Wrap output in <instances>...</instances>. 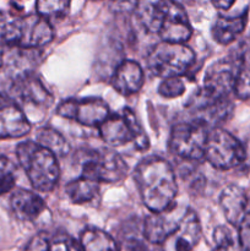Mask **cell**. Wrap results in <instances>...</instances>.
<instances>
[{"instance_id": "1", "label": "cell", "mask_w": 250, "mask_h": 251, "mask_svg": "<svg viewBox=\"0 0 250 251\" xmlns=\"http://www.w3.org/2000/svg\"><path fill=\"white\" fill-rule=\"evenodd\" d=\"M144 205L151 213L164 212L175 206L178 184L173 167L161 157L140 162L134 173Z\"/></svg>"}, {"instance_id": "2", "label": "cell", "mask_w": 250, "mask_h": 251, "mask_svg": "<svg viewBox=\"0 0 250 251\" xmlns=\"http://www.w3.org/2000/svg\"><path fill=\"white\" fill-rule=\"evenodd\" d=\"M142 24L158 33L162 42L185 43L193 34L188 14L175 0H157L150 5L142 14Z\"/></svg>"}, {"instance_id": "3", "label": "cell", "mask_w": 250, "mask_h": 251, "mask_svg": "<svg viewBox=\"0 0 250 251\" xmlns=\"http://www.w3.org/2000/svg\"><path fill=\"white\" fill-rule=\"evenodd\" d=\"M16 157L33 189L49 193L55 188L60 169L58 159L50 151L36 141H24L17 145Z\"/></svg>"}, {"instance_id": "4", "label": "cell", "mask_w": 250, "mask_h": 251, "mask_svg": "<svg viewBox=\"0 0 250 251\" xmlns=\"http://www.w3.org/2000/svg\"><path fill=\"white\" fill-rule=\"evenodd\" d=\"M195 61V53L184 43L161 42L152 47L146 58L147 68L162 78L181 77Z\"/></svg>"}, {"instance_id": "5", "label": "cell", "mask_w": 250, "mask_h": 251, "mask_svg": "<svg viewBox=\"0 0 250 251\" xmlns=\"http://www.w3.org/2000/svg\"><path fill=\"white\" fill-rule=\"evenodd\" d=\"M98 131L108 146L119 147L132 142L140 151H145L150 146L146 131L142 129L135 113L129 108H124L122 114H110V117L98 126Z\"/></svg>"}, {"instance_id": "6", "label": "cell", "mask_w": 250, "mask_h": 251, "mask_svg": "<svg viewBox=\"0 0 250 251\" xmlns=\"http://www.w3.org/2000/svg\"><path fill=\"white\" fill-rule=\"evenodd\" d=\"M81 176L98 184L122 180L127 172L124 159L112 150H85L81 154Z\"/></svg>"}, {"instance_id": "7", "label": "cell", "mask_w": 250, "mask_h": 251, "mask_svg": "<svg viewBox=\"0 0 250 251\" xmlns=\"http://www.w3.org/2000/svg\"><path fill=\"white\" fill-rule=\"evenodd\" d=\"M208 131L207 126L195 120L174 125L169 137V149L184 161H202L205 159Z\"/></svg>"}, {"instance_id": "8", "label": "cell", "mask_w": 250, "mask_h": 251, "mask_svg": "<svg viewBox=\"0 0 250 251\" xmlns=\"http://www.w3.org/2000/svg\"><path fill=\"white\" fill-rule=\"evenodd\" d=\"M244 158V145L222 127L208 131L205 159L216 169L228 171L240 166Z\"/></svg>"}, {"instance_id": "9", "label": "cell", "mask_w": 250, "mask_h": 251, "mask_svg": "<svg viewBox=\"0 0 250 251\" xmlns=\"http://www.w3.org/2000/svg\"><path fill=\"white\" fill-rule=\"evenodd\" d=\"M188 109L193 114V120L201 123L208 129H216L230 118L233 103L228 97H213L200 88L189 100Z\"/></svg>"}, {"instance_id": "10", "label": "cell", "mask_w": 250, "mask_h": 251, "mask_svg": "<svg viewBox=\"0 0 250 251\" xmlns=\"http://www.w3.org/2000/svg\"><path fill=\"white\" fill-rule=\"evenodd\" d=\"M56 114L88 127H98L110 117L107 102L102 98L68 100L56 107Z\"/></svg>"}, {"instance_id": "11", "label": "cell", "mask_w": 250, "mask_h": 251, "mask_svg": "<svg viewBox=\"0 0 250 251\" xmlns=\"http://www.w3.org/2000/svg\"><path fill=\"white\" fill-rule=\"evenodd\" d=\"M185 210L174 206L164 212L151 213L144 225V235L147 242L154 245L163 244L178 229Z\"/></svg>"}, {"instance_id": "12", "label": "cell", "mask_w": 250, "mask_h": 251, "mask_svg": "<svg viewBox=\"0 0 250 251\" xmlns=\"http://www.w3.org/2000/svg\"><path fill=\"white\" fill-rule=\"evenodd\" d=\"M235 74H237L235 61L228 59L216 61L206 71L202 90L213 97H229L230 93L234 91Z\"/></svg>"}, {"instance_id": "13", "label": "cell", "mask_w": 250, "mask_h": 251, "mask_svg": "<svg viewBox=\"0 0 250 251\" xmlns=\"http://www.w3.org/2000/svg\"><path fill=\"white\" fill-rule=\"evenodd\" d=\"M201 238V226L198 215L186 208L178 229L162 244L163 251H193Z\"/></svg>"}, {"instance_id": "14", "label": "cell", "mask_w": 250, "mask_h": 251, "mask_svg": "<svg viewBox=\"0 0 250 251\" xmlns=\"http://www.w3.org/2000/svg\"><path fill=\"white\" fill-rule=\"evenodd\" d=\"M31 131V124L12 100L0 96V140L19 139Z\"/></svg>"}, {"instance_id": "15", "label": "cell", "mask_w": 250, "mask_h": 251, "mask_svg": "<svg viewBox=\"0 0 250 251\" xmlns=\"http://www.w3.org/2000/svg\"><path fill=\"white\" fill-rule=\"evenodd\" d=\"M11 92L22 102L42 107H48L53 102V96L44 87L41 80L32 73L14 78Z\"/></svg>"}, {"instance_id": "16", "label": "cell", "mask_w": 250, "mask_h": 251, "mask_svg": "<svg viewBox=\"0 0 250 251\" xmlns=\"http://www.w3.org/2000/svg\"><path fill=\"white\" fill-rule=\"evenodd\" d=\"M145 76L141 65L134 60H124L117 66L112 77V86L119 95L131 96L139 92Z\"/></svg>"}, {"instance_id": "17", "label": "cell", "mask_w": 250, "mask_h": 251, "mask_svg": "<svg viewBox=\"0 0 250 251\" xmlns=\"http://www.w3.org/2000/svg\"><path fill=\"white\" fill-rule=\"evenodd\" d=\"M22 48L38 49L53 41V27L49 21L38 14L22 19Z\"/></svg>"}, {"instance_id": "18", "label": "cell", "mask_w": 250, "mask_h": 251, "mask_svg": "<svg viewBox=\"0 0 250 251\" xmlns=\"http://www.w3.org/2000/svg\"><path fill=\"white\" fill-rule=\"evenodd\" d=\"M248 195L238 185H228L220 196V205L225 220L230 226L238 227L248 213Z\"/></svg>"}, {"instance_id": "19", "label": "cell", "mask_w": 250, "mask_h": 251, "mask_svg": "<svg viewBox=\"0 0 250 251\" xmlns=\"http://www.w3.org/2000/svg\"><path fill=\"white\" fill-rule=\"evenodd\" d=\"M10 206L14 215L25 222L34 221L46 210V203L43 199L27 189L15 190L10 199Z\"/></svg>"}, {"instance_id": "20", "label": "cell", "mask_w": 250, "mask_h": 251, "mask_svg": "<svg viewBox=\"0 0 250 251\" xmlns=\"http://www.w3.org/2000/svg\"><path fill=\"white\" fill-rule=\"evenodd\" d=\"M248 24V10L237 16H218L212 26V37L217 43L227 46L244 32Z\"/></svg>"}, {"instance_id": "21", "label": "cell", "mask_w": 250, "mask_h": 251, "mask_svg": "<svg viewBox=\"0 0 250 251\" xmlns=\"http://www.w3.org/2000/svg\"><path fill=\"white\" fill-rule=\"evenodd\" d=\"M235 63L237 74L233 92L240 100H248L250 98V37L240 44Z\"/></svg>"}, {"instance_id": "22", "label": "cell", "mask_w": 250, "mask_h": 251, "mask_svg": "<svg viewBox=\"0 0 250 251\" xmlns=\"http://www.w3.org/2000/svg\"><path fill=\"white\" fill-rule=\"evenodd\" d=\"M100 185L97 181L91 180L81 176L74 180L69 181L65 186V193L69 200L75 205H85L95 200L100 193Z\"/></svg>"}, {"instance_id": "23", "label": "cell", "mask_w": 250, "mask_h": 251, "mask_svg": "<svg viewBox=\"0 0 250 251\" xmlns=\"http://www.w3.org/2000/svg\"><path fill=\"white\" fill-rule=\"evenodd\" d=\"M80 245L82 251H120L115 240L108 233L98 228H87L83 230Z\"/></svg>"}, {"instance_id": "24", "label": "cell", "mask_w": 250, "mask_h": 251, "mask_svg": "<svg viewBox=\"0 0 250 251\" xmlns=\"http://www.w3.org/2000/svg\"><path fill=\"white\" fill-rule=\"evenodd\" d=\"M36 142L50 151L55 157H64L70 152V146L63 135L50 126H43L37 131Z\"/></svg>"}, {"instance_id": "25", "label": "cell", "mask_w": 250, "mask_h": 251, "mask_svg": "<svg viewBox=\"0 0 250 251\" xmlns=\"http://www.w3.org/2000/svg\"><path fill=\"white\" fill-rule=\"evenodd\" d=\"M22 26V19L0 15V43L6 47L21 46Z\"/></svg>"}, {"instance_id": "26", "label": "cell", "mask_w": 250, "mask_h": 251, "mask_svg": "<svg viewBox=\"0 0 250 251\" xmlns=\"http://www.w3.org/2000/svg\"><path fill=\"white\" fill-rule=\"evenodd\" d=\"M70 0H36L37 14L48 20L49 17H59L66 14Z\"/></svg>"}, {"instance_id": "27", "label": "cell", "mask_w": 250, "mask_h": 251, "mask_svg": "<svg viewBox=\"0 0 250 251\" xmlns=\"http://www.w3.org/2000/svg\"><path fill=\"white\" fill-rule=\"evenodd\" d=\"M16 183L15 166L7 157L0 154V196L10 193Z\"/></svg>"}, {"instance_id": "28", "label": "cell", "mask_w": 250, "mask_h": 251, "mask_svg": "<svg viewBox=\"0 0 250 251\" xmlns=\"http://www.w3.org/2000/svg\"><path fill=\"white\" fill-rule=\"evenodd\" d=\"M185 92V83L181 77L163 78L159 83L158 93L164 98L180 97Z\"/></svg>"}, {"instance_id": "29", "label": "cell", "mask_w": 250, "mask_h": 251, "mask_svg": "<svg viewBox=\"0 0 250 251\" xmlns=\"http://www.w3.org/2000/svg\"><path fill=\"white\" fill-rule=\"evenodd\" d=\"M49 251H82V248L68 235L55 238L49 244Z\"/></svg>"}, {"instance_id": "30", "label": "cell", "mask_w": 250, "mask_h": 251, "mask_svg": "<svg viewBox=\"0 0 250 251\" xmlns=\"http://www.w3.org/2000/svg\"><path fill=\"white\" fill-rule=\"evenodd\" d=\"M239 244L244 251H250V212L245 215L240 225L238 226Z\"/></svg>"}, {"instance_id": "31", "label": "cell", "mask_w": 250, "mask_h": 251, "mask_svg": "<svg viewBox=\"0 0 250 251\" xmlns=\"http://www.w3.org/2000/svg\"><path fill=\"white\" fill-rule=\"evenodd\" d=\"M49 244L50 243L47 235L44 233H39L29 240L24 251H49Z\"/></svg>"}, {"instance_id": "32", "label": "cell", "mask_w": 250, "mask_h": 251, "mask_svg": "<svg viewBox=\"0 0 250 251\" xmlns=\"http://www.w3.org/2000/svg\"><path fill=\"white\" fill-rule=\"evenodd\" d=\"M114 10L120 12H131L136 9L139 0H110Z\"/></svg>"}, {"instance_id": "33", "label": "cell", "mask_w": 250, "mask_h": 251, "mask_svg": "<svg viewBox=\"0 0 250 251\" xmlns=\"http://www.w3.org/2000/svg\"><path fill=\"white\" fill-rule=\"evenodd\" d=\"M120 251H149V249L141 240L130 238V239H126L123 243Z\"/></svg>"}, {"instance_id": "34", "label": "cell", "mask_w": 250, "mask_h": 251, "mask_svg": "<svg viewBox=\"0 0 250 251\" xmlns=\"http://www.w3.org/2000/svg\"><path fill=\"white\" fill-rule=\"evenodd\" d=\"M240 166L243 167L245 173L250 176V140L244 145V158Z\"/></svg>"}, {"instance_id": "35", "label": "cell", "mask_w": 250, "mask_h": 251, "mask_svg": "<svg viewBox=\"0 0 250 251\" xmlns=\"http://www.w3.org/2000/svg\"><path fill=\"white\" fill-rule=\"evenodd\" d=\"M213 6L218 10H228L233 6L235 0H211Z\"/></svg>"}, {"instance_id": "36", "label": "cell", "mask_w": 250, "mask_h": 251, "mask_svg": "<svg viewBox=\"0 0 250 251\" xmlns=\"http://www.w3.org/2000/svg\"><path fill=\"white\" fill-rule=\"evenodd\" d=\"M92 1H98V0H92Z\"/></svg>"}]
</instances>
